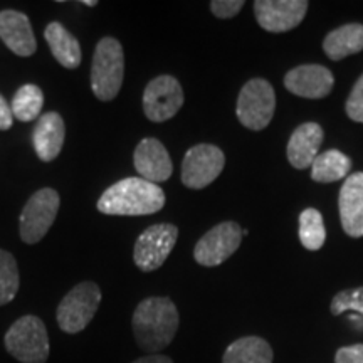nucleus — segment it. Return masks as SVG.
<instances>
[{
  "instance_id": "nucleus-14",
  "label": "nucleus",
  "mask_w": 363,
  "mask_h": 363,
  "mask_svg": "<svg viewBox=\"0 0 363 363\" xmlns=\"http://www.w3.org/2000/svg\"><path fill=\"white\" fill-rule=\"evenodd\" d=\"M340 220L345 234L363 238V172L347 177L338 195Z\"/></svg>"
},
{
  "instance_id": "nucleus-31",
  "label": "nucleus",
  "mask_w": 363,
  "mask_h": 363,
  "mask_svg": "<svg viewBox=\"0 0 363 363\" xmlns=\"http://www.w3.org/2000/svg\"><path fill=\"white\" fill-rule=\"evenodd\" d=\"M133 363H174V360H172L170 357L155 353V355H147V357L138 358V360H135Z\"/></svg>"
},
{
  "instance_id": "nucleus-4",
  "label": "nucleus",
  "mask_w": 363,
  "mask_h": 363,
  "mask_svg": "<svg viewBox=\"0 0 363 363\" xmlns=\"http://www.w3.org/2000/svg\"><path fill=\"white\" fill-rule=\"evenodd\" d=\"M7 352L21 363H45L49 358V337L44 321L26 315L13 323L4 338Z\"/></svg>"
},
{
  "instance_id": "nucleus-10",
  "label": "nucleus",
  "mask_w": 363,
  "mask_h": 363,
  "mask_svg": "<svg viewBox=\"0 0 363 363\" xmlns=\"http://www.w3.org/2000/svg\"><path fill=\"white\" fill-rule=\"evenodd\" d=\"M240 242H242V229L238 222H220L199 239L194 249V257L201 266H220L238 251Z\"/></svg>"
},
{
  "instance_id": "nucleus-12",
  "label": "nucleus",
  "mask_w": 363,
  "mask_h": 363,
  "mask_svg": "<svg viewBox=\"0 0 363 363\" xmlns=\"http://www.w3.org/2000/svg\"><path fill=\"white\" fill-rule=\"evenodd\" d=\"M308 7L306 0H256L254 16L267 33L281 34L296 29L305 19Z\"/></svg>"
},
{
  "instance_id": "nucleus-3",
  "label": "nucleus",
  "mask_w": 363,
  "mask_h": 363,
  "mask_svg": "<svg viewBox=\"0 0 363 363\" xmlns=\"http://www.w3.org/2000/svg\"><path fill=\"white\" fill-rule=\"evenodd\" d=\"M125 76L123 45L115 38H103L94 49L91 65V89L99 101H113Z\"/></svg>"
},
{
  "instance_id": "nucleus-30",
  "label": "nucleus",
  "mask_w": 363,
  "mask_h": 363,
  "mask_svg": "<svg viewBox=\"0 0 363 363\" xmlns=\"http://www.w3.org/2000/svg\"><path fill=\"white\" fill-rule=\"evenodd\" d=\"M13 125V115H12V106L9 104L6 98L0 94V130L6 131L12 128Z\"/></svg>"
},
{
  "instance_id": "nucleus-21",
  "label": "nucleus",
  "mask_w": 363,
  "mask_h": 363,
  "mask_svg": "<svg viewBox=\"0 0 363 363\" xmlns=\"http://www.w3.org/2000/svg\"><path fill=\"white\" fill-rule=\"evenodd\" d=\"M271 345L261 337H242L225 348L222 363H272Z\"/></svg>"
},
{
  "instance_id": "nucleus-5",
  "label": "nucleus",
  "mask_w": 363,
  "mask_h": 363,
  "mask_svg": "<svg viewBox=\"0 0 363 363\" xmlns=\"http://www.w3.org/2000/svg\"><path fill=\"white\" fill-rule=\"evenodd\" d=\"M101 303V289L96 283L84 281L71 289L59 303L56 318L59 328L74 335L83 331L96 315Z\"/></svg>"
},
{
  "instance_id": "nucleus-22",
  "label": "nucleus",
  "mask_w": 363,
  "mask_h": 363,
  "mask_svg": "<svg viewBox=\"0 0 363 363\" xmlns=\"http://www.w3.org/2000/svg\"><path fill=\"white\" fill-rule=\"evenodd\" d=\"M352 160L338 150H326L315 158L311 165V179L318 184H331L350 175Z\"/></svg>"
},
{
  "instance_id": "nucleus-13",
  "label": "nucleus",
  "mask_w": 363,
  "mask_h": 363,
  "mask_svg": "<svg viewBox=\"0 0 363 363\" xmlns=\"http://www.w3.org/2000/svg\"><path fill=\"white\" fill-rule=\"evenodd\" d=\"M335 76L321 65H303L286 72L284 88L306 99H323L333 91Z\"/></svg>"
},
{
  "instance_id": "nucleus-8",
  "label": "nucleus",
  "mask_w": 363,
  "mask_h": 363,
  "mask_svg": "<svg viewBox=\"0 0 363 363\" xmlns=\"http://www.w3.org/2000/svg\"><path fill=\"white\" fill-rule=\"evenodd\" d=\"M177 239L179 229L169 222L148 227L135 242L133 259L136 267L143 272H152L162 267L174 251Z\"/></svg>"
},
{
  "instance_id": "nucleus-20",
  "label": "nucleus",
  "mask_w": 363,
  "mask_h": 363,
  "mask_svg": "<svg viewBox=\"0 0 363 363\" xmlns=\"http://www.w3.org/2000/svg\"><path fill=\"white\" fill-rule=\"evenodd\" d=\"M323 51L331 61H342L363 51V24H345L331 30L323 40Z\"/></svg>"
},
{
  "instance_id": "nucleus-11",
  "label": "nucleus",
  "mask_w": 363,
  "mask_h": 363,
  "mask_svg": "<svg viewBox=\"0 0 363 363\" xmlns=\"http://www.w3.org/2000/svg\"><path fill=\"white\" fill-rule=\"evenodd\" d=\"M182 104H184V89L174 76H158L145 88L143 111L153 123H163L174 118Z\"/></svg>"
},
{
  "instance_id": "nucleus-29",
  "label": "nucleus",
  "mask_w": 363,
  "mask_h": 363,
  "mask_svg": "<svg viewBox=\"0 0 363 363\" xmlns=\"http://www.w3.org/2000/svg\"><path fill=\"white\" fill-rule=\"evenodd\" d=\"M335 363H363V343L338 348L335 353Z\"/></svg>"
},
{
  "instance_id": "nucleus-24",
  "label": "nucleus",
  "mask_w": 363,
  "mask_h": 363,
  "mask_svg": "<svg viewBox=\"0 0 363 363\" xmlns=\"http://www.w3.org/2000/svg\"><path fill=\"white\" fill-rule=\"evenodd\" d=\"M299 240L308 251H318L326 240L323 216L316 208H305L299 214Z\"/></svg>"
},
{
  "instance_id": "nucleus-2",
  "label": "nucleus",
  "mask_w": 363,
  "mask_h": 363,
  "mask_svg": "<svg viewBox=\"0 0 363 363\" xmlns=\"http://www.w3.org/2000/svg\"><path fill=\"white\" fill-rule=\"evenodd\" d=\"M165 206V192L160 185L140 177H128L104 190L96 203L106 216H150Z\"/></svg>"
},
{
  "instance_id": "nucleus-26",
  "label": "nucleus",
  "mask_w": 363,
  "mask_h": 363,
  "mask_svg": "<svg viewBox=\"0 0 363 363\" xmlns=\"http://www.w3.org/2000/svg\"><path fill=\"white\" fill-rule=\"evenodd\" d=\"M330 310L333 316L343 315L345 311H357L363 318V286L343 289V291L335 294L333 299H331Z\"/></svg>"
},
{
  "instance_id": "nucleus-32",
  "label": "nucleus",
  "mask_w": 363,
  "mask_h": 363,
  "mask_svg": "<svg viewBox=\"0 0 363 363\" xmlns=\"http://www.w3.org/2000/svg\"><path fill=\"white\" fill-rule=\"evenodd\" d=\"M83 6H88V7H94V6H98V2L96 0H83Z\"/></svg>"
},
{
  "instance_id": "nucleus-17",
  "label": "nucleus",
  "mask_w": 363,
  "mask_h": 363,
  "mask_svg": "<svg viewBox=\"0 0 363 363\" xmlns=\"http://www.w3.org/2000/svg\"><path fill=\"white\" fill-rule=\"evenodd\" d=\"M325 133L318 123H303L293 131L291 138L286 148V155L293 169L305 170L310 169L315 158L320 155V147L323 143Z\"/></svg>"
},
{
  "instance_id": "nucleus-1",
  "label": "nucleus",
  "mask_w": 363,
  "mask_h": 363,
  "mask_svg": "<svg viewBox=\"0 0 363 363\" xmlns=\"http://www.w3.org/2000/svg\"><path fill=\"white\" fill-rule=\"evenodd\" d=\"M179 310L170 298H147L136 306L131 318L138 347L148 355L160 353L174 342L179 330Z\"/></svg>"
},
{
  "instance_id": "nucleus-25",
  "label": "nucleus",
  "mask_w": 363,
  "mask_h": 363,
  "mask_svg": "<svg viewBox=\"0 0 363 363\" xmlns=\"http://www.w3.org/2000/svg\"><path fill=\"white\" fill-rule=\"evenodd\" d=\"M19 267L11 252L0 249V306L11 303L19 291Z\"/></svg>"
},
{
  "instance_id": "nucleus-6",
  "label": "nucleus",
  "mask_w": 363,
  "mask_h": 363,
  "mask_svg": "<svg viewBox=\"0 0 363 363\" xmlns=\"http://www.w3.org/2000/svg\"><path fill=\"white\" fill-rule=\"evenodd\" d=\"M276 111V93L269 81L254 78L240 89L235 115L240 125L252 131L264 130Z\"/></svg>"
},
{
  "instance_id": "nucleus-9",
  "label": "nucleus",
  "mask_w": 363,
  "mask_h": 363,
  "mask_svg": "<svg viewBox=\"0 0 363 363\" xmlns=\"http://www.w3.org/2000/svg\"><path fill=\"white\" fill-rule=\"evenodd\" d=\"M224 165L225 155L219 147L211 143L195 145L182 162V184L194 190L206 189L222 174Z\"/></svg>"
},
{
  "instance_id": "nucleus-18",
  "label": "nucleus",
  "mask_w": 363,
  "mask_h": 363,
  "mask_svg": "<svg viewBox=\"0 0 363 363\" xmlns=\"http://www.w3.org/2000/svg\"><path fill=\"white\" fill-rule=\"evenodd\" d=\"M66 138V126L62 116L49 111L39 118L33 133V143L38 157L43 162L56 160Z\"/></svg>"
},
{
  "instance_id": "nucleus-23",
  "label": "nucleus",
  "mask_w": 363,
  "mask_h": 363,
  "mask_svg": "<svg viewBox=\"0 0 363 363\" xmlns=\"http://www.w3.org/2000/svg\"><path fill=\"white\" fill-rule=\"evenodd\" d=\"M44 106V94L39 86L24 84L17 89L12 99V115L19 121H33L39 118Z\"/></svg>"
},
{
  "instance_id": "nucleus-7",
  "label": "nucleus",
  "mask_w": 363,
  "mask_h": 363,
  "mask_svg": "<svg viewBox=\"0 0 363 363\" xmlns=\"http://www.w3.org/2000/svg\"><path fill=\"white\" fill-rule=\"evenodd\" d=\"M61 197L54 189H40L26 202L21 212V239L26 244H38L56 220Z\"/></svg>"
},
{
  "instance_id": "nucleus-15",
  "label": "nucleus",
  "mask_w": 363,
  "mask_h": 363,
  "mask_svg": "<svg viewBox=\"0 0 363 363\" xmlns=\"http://www.w3.org/2000/svg\"><path fill=\"white\" fill-rule=\"evenodd\" d=\"M133 163L140 179L152 182V184L167 182L174 172L172 158L165 145L157 138H145L138 143L133 153Z\"/></svg>"
},
{
  "instance_id": "nucleus-19",
  "label": "nucleus",
  "mask_w": 363,
  "mask_h": 363,
  "mask_svg": "<svg viewBox=\"0 0 363 363\" xmlns=\"http://www.w3.org/2000/svg\"><path fill=\"white\" fill-rule=\"evenodd\" d=\"M45 43L51 49L56 61L66 69H76L81 65V45L79 40L72 35L65 26L59 22H51L44 30Z\"/></svg>"
},
{
  "instance_id": "nucleus-27",
  "label": "nucleus",
  "mask_w": 363,
  "mask_h": 363,
  "mask_svg": "<svg viewBox=\"0 0 363 363\" xmlns=\"http://www.w3.org/2000/svg\"><path fill=\"white\" fill-rule=\"evenodd\" d=\"M345 111H347L350 120L357 121V123H363V74L353 84L350 96L345 103Z\"/></svg>"
},
{
  "instance_id": "nucleus-16",
  "label": "nucleus",
  "mask_w": 363,
  "mask_h": 363,
  "mask_svg": "<svg viewBox=\"0 0 363 363\" xmlns=\"http://www.w3.org/2000/svg\"><path fill=\"white\" fill-rule=\"evenodd\" d=\"M0 39L13 54L21 57L33 56L38 49L29 17L19 11L7 9L0 12Z\"/></svg>"
},
{
  "instance_id": "nucleus-28",
  "label": "nucleus",
  "mask_w": 363,
  "mask_h": 363,
  "mask_svg": "<svg viewBox=\"0 0 363 363\" xmlns=\"http://www.w3.org/2000/svg\"><path fill=\"white\" fill-rule=\"evenodd\" d=\"M244 0H212L211 12L217 19H233L242 11Z\"/></svg>"
}]
</instances>
